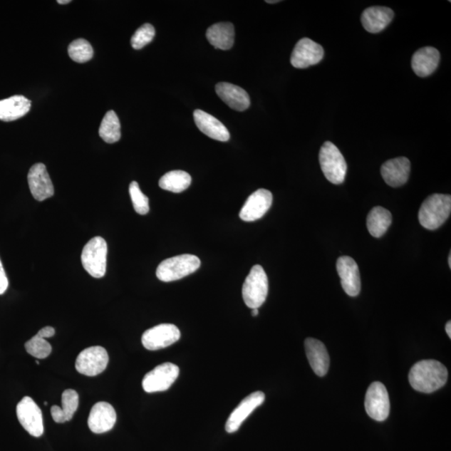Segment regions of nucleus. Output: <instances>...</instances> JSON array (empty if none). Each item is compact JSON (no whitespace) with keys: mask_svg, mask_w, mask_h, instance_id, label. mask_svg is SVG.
<instances>
[{"mask_svg":"<svg viewBox=\"0 0 451 451\" xmlns=\"http://www.w3.org/2000/svg\"><path fill=\"white\" fill-rule=\"evenodd\" d=\"M336 266L344 292L351 297H356L361 290L360 269L356 261L351 256H343L338 259Z\"/></svg>","mask_w":451,"mask_h":451,"instance_id":"nucleus-14","label":"nucleus"},{"mask_svg":"<svg viewBox=\"0 0 451 451\" xmlns=\"http://www.w3.org/2000/svg\"><path fill=\"white\" fill-rule=\"evenodd\" d=\"M28 187L36 200L43 202L54 196L55 188L46 165L36 163L28 173Z\"/></svg>","mask_w":451,"mask_h":451,"instance_id":"nucleus-13","label":"nucleus"},{"mask_svg":"<svg viewBox=\"0 0 451 451\" xmlns=\"http://www.w3.org/2000/svg\"><path fill=\"white\" fill-rule=\"evenodd\" d=\"M391 223L390 212L382 207H373L367 217V229L373 237L384 235Z\"/></svg>","mask_w":451,"mask_h":451,"instance_id":"nucleus-27","label":"nucleus"},{"mask_svg":"<svg viewBox=\"0 0 451 451\" xmlns=\"http://www.w3.org/2000/svg\"><path fill=\"white\" fill-rule=\"evenodd\" d=\"M181 338V332L176 325L162 323L148 329L143 333V346L150 351L167 348L177 342Z\"/></svg>","mask_w":451,"mask_h":451,"instance_id":"nucleus-9","label":"nucleus"},{"mask_svg":"<svg viewBox=\"0 0 451 451\" xmlns=\"http://www.w3.org/2000/svg\"><path fill=\"white\" fill-rule=\"evenodd\" d=\"M200 266L201 261L195 255H178L164 260L159 264L157 277L162 282H173L195 273Z\"/></svg>","mask_w":451,"mask_h":451,"instance_id":"nucleus-3","label":"nucleus"},{"mask_svg":"<svg viewBox=\"0 0 451 451\" xmlns=\"http://www.w3.org/2000/svg\"><path fill=\"white\" fill-rule=\"evenodd\" d=\"M235 31L234 24L222 22L213 24L207 31V41L219 50L227 51L234 46Z\"/></svg>","mask_w":451,"mask_h":451,"instance_id":"nucleus-24","label":"nucleus"},{"mask_svg":"<svg viewBox=\"0 0 451 451\" xmlns=\"http://www.w3.org/2000/svg\"><path fill=\"white\" fill-rule=\"evenodd\" d=\"M37 363V365H40V362L37 361L36 362Z\"/></svg>","mask_w":451,"mask_h":451,"instance_id":"nucleus-41","label":"nucleus"},{"mask_svg":"<svg viewBox=\"0 0 451 451\" xmlns=\"http://www.w3.org/2000/svg\"><path fill=\"white\" fill-rule=\"evenodd\" d=\"M179 367L172 363H164L150 371L142 380L143 390L147 393L166 391L177 380Z\"/></svg>","mask_w":451,"mask_h":451,"instance_id":"nucleus-7","label":"nucleus"},{"mask_svg":"<svg viewBox=\"0 0 451 451\" xmlns=\"http://www.w3.org/2000/svg\"><path fill=\"white\" fill-rule=\"evenodd\" d=\"M109 363L106 349L101 346H93L81 352L76 361V368L81 375L96 376L104 372Z\"/></svg>","mask_w":451,"mask_h":451,"instance_id":"nucleus-8","label":"nucleus"},{"mask_svg":"<svg viewBox=\"0 0 451 451\" xmlns=\"http://www.w3.org/2000/svg\"><path fill=\"white\" fill-rule=\"evenodd\" d=\"M108 252V244L101 237H93L84 247L81 263L91 277L101 279L105 275Z\"/></svg>","mask_w":451,"mask_h":451,"instance_id":"nucleus-6","label":"nucleus"},{"mask_svg":"<svg viewBox=\"0 0 451 451\" xmlns=\"http://www.w3.org/2000/svg\"><path fill=\"white\" fill-rule=\"evenodd\" d=\"M394 16V12L390 8L370 7L363 12L361 22L368 32L376 33L384 31L389 26Z\"/></svg>","mask_w":451,"mask_h":451,"instance_id":"nucleus-22","label":"nucleus"},{"mask_svg":"<svg viewBox=\"0 0 451 451\" xmlns=\"http://www.w3.org/2000/svg\"><path fill=\"white\" fill-rule=\"evenodd\" d=\"M192 177L184 171H172L164 175L160 179L159 186L163 190L180 193L190 187Z\"/></svg>","mask_w":451,"mask_h":451,"instance_id":"nucleus-28","label":"nucleus"},{"mask_svg":"<svg viewBox=\"0 0 451 451\" xmlns=\"http://www.w3.org/2000/svg\"><path fill=\"white\" fill-rule=\"evenodd\" d=\"M19 423L33 437H41L43 433L42 411L32 398L26 396L16 407Z\"/></svg>","mask_w":451,"mask_h":451,"instance_id":"nucleus-11","label":"nucleus"},{"mask_svg":"<svg viewBox=\"0 0 451 451\" xmlns=\"http://www.w3.org/2000/svg\"><path fill=\"white\" fill-rule=\"evenodd\" d=\"M99 135L106 143L113 144L120 140V123L114 110H109L104 116L99 129Z\"/></svg>","mask_w":451,"mask_h":451,"instance_id":"nucleus-29","label":"nucleus"},{"mask_svg":"<svg viewBox=\"0 0 451 451\" xmlns=\"http://www.w3.org/2000/svg\"><path fill=\"white\" fill-rule=\"evenodd\" d=\"M129 192L135 211L140 215L147 214L150 210L149 199L140 190L137 182H133L130 184Z\"/></svg>","mask_w":451,"mask_h":451,"instance_id":"nucleus-32","label":"nucleus"},{"mask_svg":"<svg viewBox=\"0 0 451 451\" xmlns=\"http://www.w3.org/2000/svg\"><path fill=\"white\" fill-rule=\"evenodd\" d=\"M448 263H449L450 269H451V254L450 253L449 254Z\"/></svg>","mask_w":451,"mask_h":451,"instance_id":"nucleus-39","label":"nucleus"},{"mask_svg":"<svg viewBox=\"0 0 451 451\" xmlns=\"http://www.w3.org/2000/svg\"><path fill=\"white\" fill-rule=\"evenodd\" d=\"M31 108V101L23 95L0 100V120L13 121L23 118Z\"/></svg>","mask_w":451,"mask_h":451,"instance_id":"nucleus-25","label":"nucleus"},{"mask_svg":"<svg viewBox=\"0 0 451 451\" xmlns=\"http://www.w3.org/2000/svg\"><path fill=\"white\" fill-rule=\"evenodd\" d=\"M155 35H156V31L152 24H145L135 31L130 40V43L135 50H140L152 41Z\"/></svg>","mask_w":451,"mask_h":451,"instance_id":"nucleus-33","label":"nucleus"},{"mask_svg":"<svg viewBox=\"0 0 451 451\" xmlns=\"http://www.w3.org/2000/svg\"><path fill=\"white\" fill-rule=\"evenodd\" d=\"M26 349L28 353L38 358V360L47 358L52 352L51 343L47 342L45 338L38 336V334L26 342Z\"/></svg>","mask_w":451,"mask_h":451,"instance_id":"nucleus-31","label":"nucleus"},{"mask_svg":"<svg viewBox=\"0 0 451 451\" xmlns=\"http://www.w3.org/2000/svg\"><path fill=\"white\" fill-rule=\"evenodd\" d=\"M265 400V395L263 392L256 391L252 393L241 402L239 406L232 412L229 418L226 423V431L232 434L236 432L241 425L253 412Z\"/></svg>","mask_w":451,"mask_h":451,"instance_id":"nucleus-16","label":"nucleus"},{"mask_svg":"<svg viewBox=\"0 0 451 451\" xmlns=\"http://www.w3.org/2000/svg\"><path fill=\"white\" fill-rule=\"evenodd\" d=\"M268 4H275V3H279L280 2L279 0H275V1H269V0H268V1H266Z\"/></svg>","mask_w":451,"mask_h":451,"instance_id":"nucleus-40","label":"nucleus"},{"mask_svg":"<svg viewBox=\"0 0 451 451\" xmlns=\"http://www.w3.org/2000/svg\"><path fill=\"white\" fill-rule=\"evenodd\" d=\"M68 53H69L71 59L77 63L89 61L94 55L93 48L84 38H78V40L70 43L69 47H68Z\"/></svg>","mask_w":451,"mask_h":451,"instance_id":"nucleus-30","label":"nucleus"},{"mask_svg":"<svg viewBox=\"0 0 451 451\" xmlns=\"http://www.w3.org/2000/svg\"><path fill=\"white\" fill-rule=\"evenodd\" d=\"M216 92L221 100L232 109L244 111L250 106L249 95L239 86L222 82L216 85Z\"/></svg>","mask_w":451,"mask_h":451,"instance_id":"nucleus-21","label":"nucleus"},{"mask_svg":"<svg viewBox=\"0 0 451 451\" xmlns=\"http://www.w3.org/2000/svg\"><path fill=\"white\" fill-rule=\"evenodd\" d=\"M450 212L451 197L444 194H433L422 203L419 221L425 229L435 230L448 219Z\"/></svg>","mask_w":451,"mask_h":451,"instance_id":"nucleus-2","label":"nucleus"},{"mask_svg":"<svg viewBox=\"0 0 451 451\" xmlns=\"http://www.w3.org/2000/svg\"><path fill=\"white\" fill-rule=\"evenodd\" d=\"M320 167L328 182L342 184L347 173V163L341 150L331 142H324L319 152Z\"/></svg>","mask_w":451,"mask_h":451,"instance_id":"nucleus-5","label":"nucleus"},{"mask_svg":"<svg viewBox=\"0 0 451 451\" xmlns=\"http://www.w3.org/2000/svg\"><path fill=\"white\" fill-rule=\"evenodd\" d=\"M9 288V279L4 271L1 260H0V295L6 292Z\"/></svg>","mask_w":451,"mask_h":451,"instance_id":"nucleus-34","label":"nucleus"},{"mask_svg":"<svg viewBox=\"0 0 451 451\" xmlns=\"http://www.w3.org/2000/svg\"><path fill=\"white\" fill-rule=\"evenodd\" d=\"M323 48L316 42L309 38H304L295 46L291 64L298 69H305L311 66L317 65L323 60Z\"/></svg>","mask_w":451,"mask_h":451,"instance_id":"nucleus-12","label":"nucleus"},{"mask_svg":"<svg viewBox=\"0 0 451 451\" xmlns=\"http://www.w3.org/2000/svg\"><path fill=\"white\" fill-rule=\"evenodd\" d=\"M62 406L53 405L51 415L56 423L62 424L70 421L79 406V395L74 390H66L61 397Z\"/></svg>","mask_w":451,"mask_h":451,"instance_id":"nucleus-26","label":"nucleus"},{"mask_svg":"<svg viewBox=\"0 0 451 451\" xmlns=\"http://www.w3.org/2000/svg\"><path fill=\"white\" fill-rule=\"evenodd\" d=\"M273 203V194L266 189H259L247 198L239 213L245 222H254L263 217Z\"/></svg>","mask_w":451,"mask_h":451,"instance_id":"nucleus-15","label":"nucleus"},{"mask_svg":"<svg viewBox=\"0 0 451 451\" xmlns=\"http://www.w3.org/2000/svg\"><path fill=\"white\" fill-rule=\"evenodd\" d=\"M58 4H66L71 3V0H58Z\"/></svg>","mask_w":451,"mask_h":451,"instance_id":"nucleus-37","label":"nucleus"},{"mask_svg":"<svg viewBox=\"0 0 451 451\" xmlns=\"http://www.w3.org/2000/svg\"><path fill=\"white\" fill-rule=\"evenodd\" d=\"M37 334L38 336L46 339L54 336L56 334V331L54 328L47 326L41 328Z\"/></svg>","mask_w":451,"mask_h":451,"instance_id":"nucleus-35","label":"nucleus"},{"mask_svg":"<svg viewBox=\"0 0 451 451\" xmlns=\"http://www.w3.org/2000/svg\"><path fill=\"white\" fill-rule=\"evenodd\" d=\"M410 172V162L406 157L389 160L381 167V175L388 185L399 187L408 181Z\"/></svg>","mask_w":451,"mask_h":451,"instance_id":"nucleus-18","label":"nucleus"},{"mask_svg":"<svg viewBox=\"0 0 451 451\" xmlns=\"http://www.w3.org/2000/svg\"><path fill=\"white\" fill-rule=\"evenodd\" d=\"M445 331L446 333H447L448 336L450 338H451V322L449 321L447 323H446L445 325Z\"/></svg>","mask_w":451,"mask_h":451,"instance_id":"nucleus-36","label":"nucleus"},{"mask_svg":"<svg viewBox=\"0 0 451 451\" xmlns=\"http://www.w3.org/2000/svg\"><path fill=\"white\" fill-rule=\"evenodd\" d=\"M440 60V53L435 48H422L417 51L412 57V69L420 77L429 76L438 67Z\"/></svg>","mask_w":451,"mask_h":451,"instance_id":"nucleus-23","label":"nucleus"},{"mask_svg":"<svg viewBox=\"0 0 451 451\" xmlns=\"http://www.w3.org/2000/svg\"><path fill=\"white\" fill-rule=\"evenodd\" d=\"M115 422V410L108 402H98L92 407L88 418V426L92 432H108L113 429Z\"/></svg>","mask_w":451,"mask_h":451,"instance_id":"nucleus-17","label":"nucleus"},{"mask_svg":"<svg viewBox=\"0 0 451 451\" xmlns=\"http://www.w3.org/2000/svg\"><path fill=\"white\" fill-rule=\"evenodd\" d=\"M252 315H253L254 317L258 316V315H259V309H253V311H252Z\"/></svg>","mask_w":451,"mask_h":451,"instance_id":"nucleus-38","label":"nucleus"},{"mask_svg":"<svg viewBox=\"0 0 451 451\" xmlns=\"http://www.w3.org/2000/svg\"><path fill=\"white\" fill-rule=\"evenodd\" d=\"M194 120L199 130L208 138L227 142L230 139V133L224 125L210 114L202 110L194 111Z\"/></svg>","mask_w":451,"mask_h":451,"instance_id":"nucleus-19","label":"nucleus"},{"mask_svg":"<svg viewBox=\"0 0 451 451\" xmlns=\"http://www.w3.org/2000/svg\"><path fill=\"white\" fill-rule=\"evenodd\" d=\"M304 344L308 361L313 372L320 377L326 375L331 362L326 347L321 341L312 338H307Z\"/></svg>","mask_w":451,"mask_h":451,"instance_id":"nucleus-20","label":"nucleus"},{"mask_svg":"<svg viewBox=\"0 0 451 451\" xmlns=\"http://www.w3.org/2000/svg\"><path fill=\"white\" fill-rule=\"evenodd\" d=\"M448 379V370L442 363L433 361H421L411 368L410 384L416 391L433 393L442 388Z\"/></svg>","mask_w":451,"mask_h":451,"instance_id":"nucleus-1","label":"nucleus"},{"mask_svg":"<svg viewBox=\"0 0 451 451\" xmlns=\"http://www.w3.org/2000/svg\"><path fill=\"white\" fill-rule=\"evenodd\" d=\"M269 279L263 266L255 265L242 286V298L247 307L254 309L263 305L268 297Z\"/></svg>","mask_w":451,"mask_h":451,"instance_id":"nucleus-4","label":"nucleus"},{"mask_svg":"<svg viewBox=\"0 0 451 451\" xmlns=\"http://www.w3.org/2000/svg\"><path fill=\"white\" fill-rule=\"evenodd\" d=\"M365 405L368 415L373 420L384 421L389 417L390 410L389 394L382 383L375 382L368 387Z\"/></svg>","mask_w":451,"mask_h":451,"instance_id":"nucleus-10","label":"nucleus"}]
</instances>
